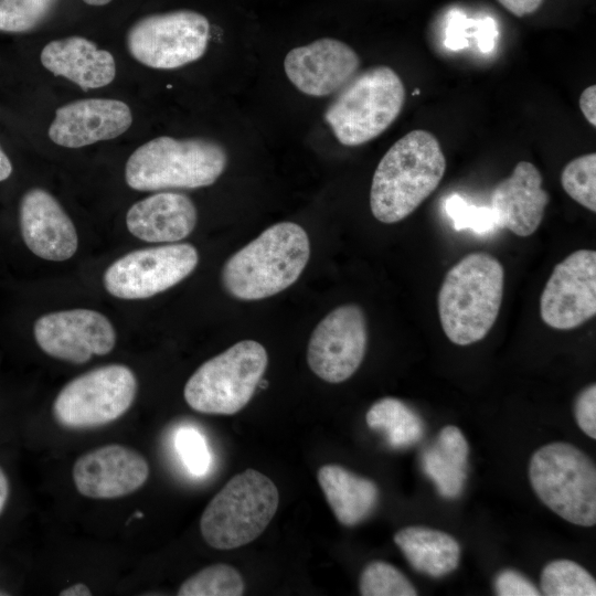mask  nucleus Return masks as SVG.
<instances>
[{
    "mask_svg": "<svg viewBox=\"0 0 596 596\" xmlns=\"http://www.w3.org/2000/svg\"><path fill=\"white\" fill-rule=\"evenodd\" d=\"M540 587L546 596H595L596 581L582 565L571 560L547 563L540 577Z\"/></svg>",
    "mask_w": 596,
    "mask_h": 596,
    "instance_id": "26",
    "label": "nucleus"
},
{
    "mask_svg": "<svg viewBox=\"0 0 596 596\" xmlns=\"http://www.w3.org/2000/svg\"><path fill=\"white\" fill-rule=\"evenodd\" d=\"M579 107L587 121L596 126V86L585 88L579 97Z\"/></svg>",
    "mask_w": 596,
    "mask_h": 596,
    "instance_id": "37",
    "label": "nucleus"
},
{
    "mask_svg": "<svg viewBox=\"0 0 596 596\" xmlns=\"http://www.w3.org/2000/svg\"><path fill=\"white\" fill-rule=\"evenodd\" d=\"M279 504L275 483L248 468L235 475L207 503L200 519L204 541L217 550H232L257 539Z\"/></svg>",
    "mask_w": 596,
    "mask_h": 596,
    "instance_id": "6",
    "label": "nucleus"
},
{
    "mask_svg": "<svg viewBox=\"0 0 596 596\" xmlns=\"http://www.w3.org/2000/svg\"><path fill=\"white\" fill-rule=\"evenodd\" d=\"M497 25L493 19H468L460 12H451L446 26L445 45L450 50L468 46V39L475 36L478 47L489 52L494 46Z\"/></svg>",
    "mask_w": 596,
    "mask_h": 596,
    "instance_id": "30",
    "label": "nucleus"
},
{
    "mask_svg": "<svg viewBox=\"0 0 596 596\" xmlns=\"http://www.w3.org/2000/svg\"><path fill=\"white\" fill-rule=\"evenodd\" d=\"M40 58L55 76H63L85 91L106 86L116 75L113 55L82 36L49 42Z\"/></svg>",
    "mask_w": 596,
    "mask_h": 596,
    "instance_id": "21",
    "label": "nucleus"
},
{
    "mask_svg": "<svg viewBox=\"0 0 596 596\" xmlns=\"http://www.w3.org/2000/svg\"><path fill=\"white\" fill-rule=\"evenodd\" d=\"M394 542L411 566L422 574L441 577L458 567L460 545L446 532L406 526L395 533Z\"/></svg>",
    "mask_w": 596,
    "mask_h": 596,
    "instance_id": "24",
    "label": "nucleus"
},
{
    "mask_svg": "<svg viewBox=\"0 0 596 596\" xmlns=\"http://www.w3.org/2000/svg\"><path fill=\"white\" fill-rule=\"evenodd\" d=\"M574 415L578 427L590 438L596 439V385L586 386L579 392L574 404Z\"/></svg>",
    "mask_w": 596,
    "mask_h": 596,
    "instance_id": "35",
    "label": "nucleus"
},
{
    "mask_svg": "<svg viewBox=\"0 0 596 596\" xmlns=\"http://www.w3.org/2000/svg\"><path fill=\"white\" fill-rule=\"evenodd\" d=\"M317 479L334 517L344 526L360 524L377 505V486L344 467L324 465Z\"/></svg>",
    "mask_w": 596,
    "mask_h": 596,
    "instance_id": "22",
    "label": "nucleus"
},
{
    "mask_svg": "<svg viewBox=\"0 0 596 596\" xmlns=\"http://www.w3.org/2000/svg\"><path fill=\"white\" fill-rule=\"evenodd\" d=\"M596 313V252L578 249L558 263L540 298V316L558 330L577 328Z\"/></svg>",
    "mask_w": 596,
    "mask_h": 596,
    "instance_id": "13",
    "label": "nucleus"
},
{
    "mask_svg": "<svg viewBox=\"0 0 596 596\" xmlns=\"http://www.w3.org/2000/svg\"><path fill=\"white\" fill-rule=\"evenodd\" d=\"M198 262V251L187 243L142 248L114 262L103 281L117 298H150L188 277Z\"/></svg>",
    "mask_w": 596,
    "mask_h": 596,
    "instance_id": "11",
    "label": "nucleus"
},
{
    "mask_svg": "<svg viewBox=\"0 0 596 596\" xmlns=\"http://www.w3.org/2000/svg\"><path fill=\"white\" fill-rule=\"evenodd\" d=\"M12 172V166L7 155L0 148V181L9 178Z\"/></svg>",
    "mask_w": 596,
    "mask_h": 596,
    "instance_id": "40",
    "label": "nucleus"
},
{
    "mask_svg": "<svg viewBox=\"0 0 596 596\" xmlns=\"http://www.w3.org/2000/svg\"><path fill=\"white\" fill-rule=\"evenodd\" d=\"M549 201L538 168L520 161L492 190L490 209L494 225L521 237L530 236L540 226Z\"/></svg>",
    "mask_w": 596,
    "mask_h": 596,
    "instance_id": "19",
    "label": "nucleus"
},
{
    "mask_svg": "<svg viewBox=\"0 0 596 596\" xmlns=\"http://www.w3.org/2000/svg\"><path fill=\"white\" fill-rule=\"evenodd\" d=\"M136 393L137 380L128 366H100L73 379L60 391L53 415L66 428L103 426L123 416Z\"/></svg>",
    "mask_w": 596,
    "mask_h": 596,
    "instance_id": "9",
    "label": "nucleus"
},
{
    "mask_svg": "<svg viewBox=\"0 0 596 596\" xmlns=\"http://www.w3.org/2000/svg\"><path fill=\"white\" fill-rule=\"evenodd\" d=\"M359 590L363 596L417 595L409 579L395 566L383 561H373L363 568Z\"/></svg>",
    "mask_w": 596,
    "mask_h": 596,
    "instance_id": "28",
    "label": "nucleus"
},
{
    "mask_svg": "<svg viewBox=\"0 0 596 596\" xmlns=\"http://www.w3.org/2000/svg\"><path fill=\"white\" fill-rule=\"evenodd\" d=\"M38 345L49 355L72 363H85L93 355H105L116 344L110 321L91 309L51 312L34 323Z\"/></svg>",
    "mask_w": 596,
    "mask_h": 596,
    "instance_id": "14",
    "label": "nucleus"
},
{
    "mask_svg": "<svg viewBox=\"0 0 596 596\" xmlns=\"http://www.w3.org/2000/svg\"><path fill=\"white\" fill-rule=\"evenodd\" d=\"M8 494H9V482L4 472L0 468V513L2 512L6 505Z\"/></svg>",
    "mask_w": 596,
    "mask_h": 596,
    "instance_id": "39",
    "label": "nucleus"
},
{
    "mask_svg": "<svg viewBox=\"0 0 596 596\" xmlns=\"http://www.w3.org/2000/svg\"><path fill=\"white\" fill-rule=\"evenodd\" d=\"M447 212L451 215L456 230L469 227L475 232L486 233L496 226L491 209L469 206L457 195L448 199Z\"/></svg>",
    "mask_w": 596,
    "mask_h": 596,
    "instance_id": "33",
    "label": "nucleus"
},
{
    "mask_svg": "<svg viewBox=\"0 0 596 596\" xmlns=\"http://www.w3.org/2000/svg\"><path fill=\"white\" fill-rule=\"evenodd\" d=\"M198 213L191 199L182 193L159 192L136 202L127 212L128 231L149 243H173L195 227Z\"/></svg>",
    "mask_w": 596,
    "mask_h": 596,
    "instance_id": "20",
    "label": "nucleus"
},
{
    "mask_svg": "<svg viewBox=\"0 0 596 596\" xmlns=\"http://www.w3.org/2000/svg\"><path fill=\"white\" fill-rule=\"evenodd\" d=\"M20 227L28 248L43 259L63 262L77 249L73 222L56 199L43 189H32L23 195Z\"/></svg>",
    "mask_w": 596,
    "mask_h": 596,
    "instance_id": "18",
    "label": "nucleus"
},
{
    "mask_svg": "<svg viewBox=\"0 0 596 596\" xmlns=\"http://www.w3.org/2000/svg\"><path fill=\"white\" fill-rule=\"evenodd\" d=\"M469 446L461 430L447 425L423 453L424 473L434 482L438 493L455 499L462 492L468 472Z\"/></svg>",
    "mask_w": 596,
    "mask_h": 596,
    "instance_id": "23",
    "label": "nucleus"
},
{
    "mask_svg": "<svg viewBox=\"0 0 596 596\" xmlns=\"http://www.w3.org/2000/svg\"><path fill=\"white\" fill-rule=\"evenodd\" d=\"M309 255V238L300 225L276 223L226 260L224 288L241 300L274 296L299 278Z\"/></svg>",
    "mask_w": 596,
    "mask_h": 596,
    "instance_id": "3",
    "label": "nucleus"
},
{
    "mask_svg": "<svg viewBox=\"0 0 596 596\" xmlns=\"http://www.w3.org/2000/svg\"><path fill=\"white\" fill-rule=\"evenodd\" d=\"M405 103L398 74L380 65L356 73L337 94L324 113V121L340 143L363 145L385 131Z\"/></svg>",
    "mask_w": 596,
    "mask_h": 596,
    "instance_id": "5",
    "label": "nucleus"
},
{
    "mask_svg": "<svg viewBox=\"0 0 596 596\" xmlns=\"http://www.w3.org/2000/svg\"><path fill=\"white\" fill-rule=\"evenodd\" d=\"M209 40L210 23L203 14L175 10L139 19L128 30L126 43L139 63L172 70L202 57Z\"/></svg>",
    "mask_w": 596,
    "mask_h": 596,
    "instance_id": "10",
    "label": "nucleus"
},
{
    "mask_svg": "<svg viewBox=\"0 0 596 596\" xmlns=\"http://www.w3.org/2000/svg\"><path fill=\"white\" fill-rule=\"evenodd\" d=\"M529 480L539 499L565 521L589 528L596 523V467L579 448L554 441L536 449Z\"/></svg>",
    "mask_w": 596,
    "mask_h": 596,
    "instance_id": "7",
    "label": "nucleus"
},
{
    "mask_svg": "<svg viewBox=\"0 0 596 596\" xmlns=\"http://www.w3.org/2000/svg\"><path fill=\"white\" fill-rule=\"evenodd\" d=\"M268 363L265 348L243 340L204 362L188 380L183 395L200 413L233 415L253 397Z\"/></svg>",
    "mask_w": 596,
    "mask_h": 596,
    "instance_id": "8",
    "label": "nucleus"
},
{
    "mask_svg": "<svg viewBox=\"0 0 596 596\" xmlns=\"http://www.w3.org/2000/svg\"><path fill=\"white\" fill-rule=\"evenodd\" d=\"M445 171L438 139L424 129L409 131L386 151L374 171L372 214L386 224L404 220L436 190Z\"/></svg>",
    "mask_w": 596,
    "mask_h": 596,
    "instance_id": "1",
    "label": "nucleus"
},
{
    "mask_svg": "<svg viewBox=\"0 0 596 596\" xmlns=\"http://www.w3.org/2000/svg\"><path fill=\"white\" fill-rule=\"evenodd\" d=\"M504 270L491 254L475 252L446 274L438 292V315L446 337L457 345L482 340L500 311Z\"/></svg>",
    "mask_w": 596,
    "mask_h": 596,
    "instance_id": "2",
    "label": "nucleus"
},
{
    "mask_svg": "<svg viewBox=\"0 0 596 596\" xmlns=\"http://www.w3.org/2000/svg\"><path fill=\"white\" fill-rule=\"evenodd\" d=\"M58 0H0V31L25 32L38 26Z\"/></svg>",
    "mask_w": 596,
    "mask_h": 596,
    "instance_id": "31",
    "label": "nucleus"
},
{
    "mask_svg": "<svg viewBox=\"0 0 596 596\" xmlns=\"http://www.w3.org/2000/svg\"><path fill=\"white\" fill-rule=\"evenodd\" d=\"M83 1L91 6H105L109 3L111 0H83Z\"/></svg>",
    "mask_w": 596,
    "mask_h": 596,
    "instance_id": "41",
    "label": "nucleus"
},
{
    "mask_svg": "<svg viewBox=\"0 0 596 596\" xmlns=\"http://www.w3.org/2000/svg\"><path fill=\"white\" fill-rule=\"evenodd\" d=\"M369 428L382 433L395 449L411 447L424 435V423L407 404L395 397L376 401L365 416Z\"/></svg>",
    "mask_w": 596,
    "mask_h": 596,
    "instance_id": "25",
    "label": "nucleus"
},
{
    "mask_svg": "<svg viewBox=\"0 0 596 596\" xmlns=\"http://www.w3.org/2000/svg\"><path fill=\"white\" fill-rule=\"evenodd\" d=\"M493 588L499 596H538L541 592L536 586L518 571L507 568L499 572L493 582Z\"/></svg>",
    "mask_w": 596,
    "mask_h": 596,
    "instance_id": "34",
    "label": "nucleus"
},
{
    "mask_svg": "<svg viewBox=\"0 0 596 596\" xmlns=\"http://www.w3.org/2000/svg\"><path fill=\"white\" fill-rule=\"evenodd\" d=\"M360 63L359 55L347 43L322 38L289 51L284 68L301 93L323 97L338 93L358 73Z\"/></svg>",
    "mask_w": 596,
    "mask_h": 596,
    "instance_id": "15",
    "label": "nucleus"
},
{
    "mask_svg": "<svg viewBox=\"0 0 596 596\" xmlns=\"http://www.w3.org/2000/svg\"><path fill=\"white\" fill-rule=\"evenodd\" d=\"M504 9L518 18L534 13L544 0H497Z\"/></svg>",
    "mask_w": 596,
    "mask_h": 596,
    "instance_id": "36",
    "label": "nucleus"
},
{
    "mask_svg": "<svg viewBox=\"0 0 596 596\" xmlns=\"http://www.w3.org/2000/svg\"><path fill=\"white\" fill-rule=\"evenodd\" d=\"M61 596H91L92 592L84 583H76L63 589Z\"/></svg>",
    "mask_w": 596,
    "mask_h": 596,
    "instance_id": "38",
    "label": "nucleus"
},
{
    "mask_svg": "<svg viewBox=\"0 0 596 596\" xmlns=\"http://www.w3.org/2000/svg\"><path fill=\"white\" fill-rule=\"evenodd\" d=\"M131 123L130 108L121 100L79 99L56 109L49 137L58 146L81 148L114 139L127 131Z\"/></svg>",
    "mask_w": 596,
    "mask_h": 596,
    "instance_id": "17",
    "label": "nucleus"
},
{
    "mask_svg": "<svg viewBox=\"0 0 596 596\" xmlns=\"http://www.w3.org/2000/svg\"><path fill=\"white\" fill-rule=\"evenodd\" d=\"M561 184L578 204L596 212V155L594 152L571 160L563 169Z\"/></svg>",
    "mask_w": 596,
    "mask_h": 596,
    "instance_id": "29",
    "label": "nucleus"
},
{
    "mask_svg": "<svg viewBox=\"0 0 596 596\" xmlns=\"http://www.w3.org/2000/svg\"><path fill=\"white\" fill-rule=\"evenodd\" d=\"M245 585L240 572L227 564H214L185 579L179 596H241Z\"/></svg>",
    "mask_w": 596,
    "mask_h": 596,
    "instance_id": "27",
    "label": "nucleus"
},
{
    "mask_svg": "<svg viewBox=\"0 0 596 596\" xmlns=\"http://www.w3.org/2000/svg\"><path fill=\"white\" fill-rule=\"evenodd\" d=\"M149 466L138 451L109 444L81 456L73 467L77 491L93 499H115L137 491L147 481Z\"/></svg>",
    "mask_w": 596,
    "mask_h": 596,
    "instance_id": "16",
    "label": "nucleus"
},
{
    "mask_svg": "<svg viewBox=\"0 0 596 596\" xmlns=\"http://www.w3.org/2000/svg\"><path fill=\"white\" fill-rule=\"evenodd\" d=\"M226 163L225 149L213 140L161 136L130 155L125 178L138 191L196 189L213 184Z\"/></svg>",
    "mask_w": 596,
    "mask_h": 596,
    "instance_id": "4",
    "label": "nucleus"
},
{
    "mask_svg": "<svg viewBox=\"0 0 596 596\" xmlns=\"http://www.w3.org/2000/svg\"><path fill=\"white\" fill-rule=\"evenodd\" d=\"M366 343L363 310L356 305L340 306L312 331L307 349L308 365L321 380L341 383L361 365Z\"/></svg>",
    "mask_w": 596,
    "mask_h": 596,
    "instance_id": "12",
    "label": "nucleus"
},
{
    "mask_svg": "<svg viewBox=\"0 0 596 596\" xmlns=\"http://www.w3.org/2000/svg\"><path fill=\"white\" fill-rule=\"evenodd\" d=\"M174 447L192 476L203 477L207 473L212 457L205 437L196 428L181 427L174 436Z\"/></svg>",
    "mask_w": 596,
    "mask_h": 596,
    "instance_id": "32",
    "label": "nucleus"
}]
</instances>
